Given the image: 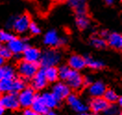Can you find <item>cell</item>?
Listing matches in <instances>:
<instances>
[{"label": "cell", "instance_id": "obj_1", "mask_svg": "<svg viewBox=\"0 0 122 115\" xmlns=\"http://www.w3.org/2000/svg\"><path fill=\"white\" fill-rule=\"evenodd\" d=\"M61 59H62V55L58 50L55 48H48L43 53H41L39 61L41 62V65L45 69L57 65L60 62Z\"/></svg>", "mask_w": 122, "mask_h": 115}, {"label": "cell", "instance_id": "obj_2", "mask_svg": "<svg viewBox=\"0 0 122 115\" xmlns=\"http://www.w3.org/2000/svg\"><path fill=\"white\" fill-rule=\"evenodd\" d=\"M39 70L38 63H32L22 60L18 66V71L20 75L24 79H32Z\"/></svg>", "mask_w": 122, "mask_h": 115}, {"label": "cell", "instance_id": "obj_3", "mask_svg": "<svg viewBox=\"0 0 122 115\" xmlns=\"http://www.w3.org/2000/svg\"><path fill=\"white\" fill-rule=\"evenodd\" d=\"M35 92L34 89L31 87H25L22 91L19 93L18 99L20 103V107L24 109H29L31 106V103L35 98Z\"/></svg>", "mask_w": 122, "mask_h": 115}, {"label": "cell", "instance_id": "obj_4", "mask_svg": "<svg viewBox=\"0 0 122 115\" xmlns=\"http://www.w3.org/2000/svg\"><path fill=\"white\" fill-rule=\"evenodd\" d=\"M44 43L46 46L56 47V46H63L67 43V39L64 37H59L58 33L55 30H50L46 33L44 37Z\"/></svg>", "mask_w": 122, "mask_h": 115}, {"label": "cell", "instance_id": "obj_5", "mask_svg": "<svg viewBox=\"0 0 122 115\" xmlns=\"http://www.w3.org/2000/svg\"><path fill=\"white\" fill-rule=\"evenodd\" d=\"M0 103L3 109H7L10 110H14L20 108L18 96L17 94H14V93L4 94L0 99Z\"/></svg>", "mask_w": 122, "mask_h": 115}, {"label": "cell", "instance_id": "obj_6", "mask_svg": "<svg viewBox=\"0 0 122 115\" xmlns=\"http://www.w3.org/2000/svg\"><path fill=\"white\" fill-rule=\"evenodd\" d=\"M51 93L58 101H61L63 99H66L69 96L70 88L67 84H65L63 82H58L56 84H54Z\"/></svg>", "mask_w": 122, "mask_h": 115}, {"label": "cell", "instance_id": "obj_7", "mask_svg": "<svg viewBox=\"0 0 122 115\" xmlns=\"http://www.w3.org/2000/svg\"><path fill=\"white\" fill-rule=\"evenodd\" d=\"M28 46L27 45V40L23 38H18V37H13L8 43V47L11 51L12 54L15 55H20L23 53L25 48Z\"/></svg>", "mask_w": 122, "mask_h": 115}, {"label": "cell", "instance_id": "obj_8", "mask_svg": "<svg viewBox=\"0 0 122 115\" xmlns=\"http://www.w3.org/2000/svg\"><path fill=\"white\" fill-rule=\"evenodd\" d=\"M30 23V17L28 15H21L19 16L14 19V22L12 25V28L16 31V33H23L28 31L29 25Z\"/></svg>", "mask_w": 122, "mask_h": 115}, {"label": "cell", "instance_id": "obj_9", "mask_svg": "<svg viewBox=\"0 0 122 115\" xmlns=\"http://www.w3.org/2000/svg\"><path fill=\"white\" fill-rule=\"evenodd\" d=\"M68 82V85L69 86L70 89L74 90H80L83 86V77L81 75V73L77 71L71 70L70 74L66 80Z\"/></svg>", "mask_w": 122, "mask_h": 115}, {"label": "cell", "instance_id": "obj_10", "mask_svg": "<svg viewBox=\"0 0 122 115\" xmlns=\"http://www.w3.org/2000/svg\"><path fill=\"white\" fill-rule=\"evenodd\" d=\"M67 100H68V104L71 107V109L78 113L86 112V110H88L87 105L83 101L80 99V98L75 94H69V96L67 98Z\"/></svg>", "mask_w": 122, "mask_h": 115}, {"label": "cell", "instance_id": "obj_11", "mask_svg": "<svg viewBox=\"0 0 122 115\" xmlns=\"http://www.w3.org/2000/svg\"><path fill=\"white\" fill-rule=\"evenodd\" d=\"M47 79L46 77L45 69H39L35 75L32 77L31 85L32 88L35 90H42L47 85Z\"/></svg>", "mask_w": 122, "mask_h": 115}, {"label": "cell", "instance_id": "obj_12", "mask_svg": "<svg viewBox=\"0 0 122 115\" xmlns=\"http://www.w3.org/2000/svg\"><path fill=\"white\" fill-rule=\"evenodd\" d=\"M107 90L106 84L102 81H95L92 82L88 88V93L92 98H101L104 96V94Z\"/></svg>", "mask_w": 122, "mask_h": 115}, {"label": "cell", "instance_id": "obj_13", "mask_svg": "<svg viewBox=\"0 0 122 115\" xmlns=\"http://www.w3.org/2000/svg\"><path fill=\"white\" fill-rule=\"evenodd\" d=\"M23 60L32 63H37L41 57V52L38 48L32 47V46H27L25 50L23 51Z\"/></svg>", "mask_w": 122, "mask_h": 115}, {"label": "cell", "instance_id": "obj_14", "mask_svg": "<svg viewBox=\"0 0 122 115\" xmlns=\"http://www.w3.org/2000/svg\"><path fill=\"white\" fill-rule=\"evenodd\" d=\"M68 66L73 71H81L86 66L85 59L80 55H72L70 56L68 61Z\"/></svg>", "mask_w": 122, "mask_h": 115}, {"label": "cell", "instance_id": "obj_15", "mask_svg": "<svg viewBox=\"0 0 122 115\" xmlns=\"http://www.w3.org/2000/svg\"><path fill=\"white\" fill-rule=\"evenodd\" d=\"M109 105L103 97L101 98H93L90 102V109L92 112L99 113L102 111H105Z\"/></svg>", "mask_w": 122, "mask_h": 115}, {"label": "cell", "instance_id": "obj_16", "mask_svg": "<svg viewBox=\"0 0 122 115\" xmlns=\"http://www.w3.org/2000/svg\"><path fill=\"white\" fill-rule=\"evenodd\" d=\"M30 109L39 115H46V113L49 111V109L46 106L41 96H37V95H35V98L31 103Z\"/></svg>", "mask_w": 122, "mask_h": 115}, {"label": "cell", "instance_id": "obj_17", "mask_svg": "<svg viewBox=\"0 0 122 115\" xmlns=\"http://www.w3.org/2000/svg\"><path fill=\"white\" fill-rule=\"evenodd\" d=\"M107 44L115 49L122 48V35L118 33H111L107 36Z\"/></svg>", "mask_w": 122, "mask_h": 115}, {"label": "cell", "instance_id": "obj_18", "mask_svg": "<svg viewBox=\"0 0 122 115\" xmlns=\"http://www.w3.org/2000/svg\"><path fill=\"white\" fill-rule=\"evenodd\" d=\"M70 7L75 10L78 15H86V0H69Z\"/></svg>", "mask_w": 122, "mask_h": 115}, {"label": "cell", "instance_id": "obj_19", "mask_svg": "<svg viewBox=\"0 0 122 115\" xmlns=\"http://www.w3.org/2000/svg\"><path fill=\"white\" fill-rule=\"evenodd\" d=\"M41 98L43 101L45 102L46 106L48 109H55L58 105V100L55 98L53 94L51 92H45L43 95H41Z\"/></svg>", "mask_w": 122, "mask_h": 115}, {"label": "cell", "instance_id": "obj_20", "mask_svg": "<svg viewBox=\"0 0 122 115\" xmlns=\"http://www.w3.org/2000/svg\"><path fill=\"white\" fill-rule=\"evenodd\" d=\"M45 72H46L47 82L56 83L58 80V71H57V68H56V66L45 68Z\"/></svg>", "mask_w": 122, "mask_h": 115}, {"label": "cell", "instance_id": "obj_21", "mask_svg": "<svg viewBox=\"0 0 122 115\" xmlns=\"http://www.w3.org/2000/svg\"><path fill=\"white\" fill-rule=\"evenodd\" d=\"M85 63H86V66H88L89 68L93 70H100L105 66V63L102 60L92 59V58H86L85 59Z\"/></svg>", "mask_w": 122, "mask_h": 115}, {"label": "cell", "instance_id": "obj_22", "mask_svg": "<svg viewBox=\"0 0 122 115\" xmlns=\"http://www.w3.org/2000/svg\"><path fill=\"white\" fill-rule=\"evenodd\" d=\"M26 87L25 81L21 78H14L12 82V93L18 94Z\"/></svg>", "mask_w": 122, "mask_h": 115}, {"label": "cell", "instance_id": "obj_23", "mask_svg": "<svg viewBox=\"0 0 122 115\" xmlns=\"http://www.w3.org/2000/svg\"><path fill=\"white\" fill-rule=\"evenodd\" d=\"M12 82L13 79H3L0 81V93L8 94L12 93Z\"/></svg>", "mask_w": 122, "mask_h": 115}, {"label": "cell", "instance_id": "obj_24", "mask_svg": "<svg viewBox=\"0 0 122 115\" xmlns=\"http://www.w3.org/2000/svg\"><path fill=\"white\" fill-rule=\"evenodd\" d=\"M103 97H104V99L106 100L108 104L109 103H115L118 99L117 94L115 92V90H113V89H107Z\"/></svg>", "mask_w": 122, "mask_h": 115}, {"label": "cell", "instance_id": "obj_25", "mask_svg": "<svg viewBox=\"0 0 122 115\" xmlns=\"http://www.w3.org/2000/svg\"><path fill=\"white\" fill-rule=\"evenodd\" d=\"M76 23H77V26L80 29L84 30V29H86V28L89 27L90 21H89V19L87 18L86 15H78L76 20Z\"/></svg>", "mask_w": 122, "mask_h": 115}, {"label": "cell", "instance_id": "obj_26", "mask_svg": "<svg viewBox=\"0 0 122 115\" xmlns=\"http://www.w3.org/2000/svg\"><path fill=\"white\" fill-rule=\"evenodd\" d=\"M57 71H58V78L66 81L70 74L71 69L68 65H61L59 68H57Z\"/></svg>", "mask_w": 122, "mask_h": 115}, {"label": "cell", "instance_id": "obj_27", "mask_svg": "<svg viewBox=\"0 0 122 115\" xmlns=\"http://www.w3.org/2000/svg\"><path fill=\"white\" fill-rule=\"evenodd\" d=\"M91 44L97 49H103L107 46V41L102 37L93 36L91 40Z\"/></svg>", "mask_w": 122, "mask_h": 115}, {"label": "cell", "instance_id": "obj_28", "mask_svg": "<svg viewBox=\"0 0 122 115\" xmlns=\"http://www.w3.org/2000/svg\"><path fill=\"white\" fill-rule=\"evenodd\" d=\"M14 36L7 31H0V43H8Z\"/></svg>", "mask_w": 122, "mask_h": 115}, {"label": "cell", "instance_id": "obj_29", "mask_svg": "<svg viewBox=\"0 0 122 115\" xmlns=\"http://www.w3.org/2000/svg\"><path fill=\"white\" fill-rule=\"evenodd\" d=\"M12 55H13V54L11 53V51L9 50V48H8V46H1V47H0V56H1L4 60H6V59H10V58L12 57Z\"/></svg>", "mask_w": 122, "mask_h": 115}, {"label": "cell", "instance_id": "obj_30", "mask_svg": "<svg viewBox=\"0 0 122 115\" xmlns=\"http://www.w3.org/2000/svg\"><path fill=\"white\" fill-rule=\"evenodd\" d=\"M30 33L31 34H39L40 33H41V29H40V27H39L38 25L36 24L35 22H30V25H29V29H28Z\"/></svg>", "mask_w": 122, "mask_h": 115}, {"label": "cell", "instance_id": "obj_31", "mask_svg": "<svg viewBox=\"0 0 122 115\" xmlns=\"http://www.w3.org/2000/svg\"><path fill=\"white\" fill-rule=\"evenodd\" d=\"M105 111H106V113L107 115H115L117 113L118 110H117V108L116 107L115 105H112V106H108Z\"/></svg>", "mask_w": 122, "mask_h": 115}, {"label": "cell", "instance_id": "obj_32", "mask_svg": "<svg viewBox=\"0 0 122 115\" xmlns=\"http://www.w3.org/2000/svg\"><path fill=\"white\" fill-rule=\"evenodd\" d=\"M92 83V79L91 76H86L83 78V85L89 86Z\"/></svg>", "mask_w": 122, "mask_h": 115}, {"label": "cell", "instance_id": "obj_33", "mask_svg": "<svg viewBox=\"0 0 122 115\" xmlns=\"http://www.w3.org/2000/svg\"><path fill=\"white\" fill-rule=\"evenodd\" d=\"M22 115H39V114L36 113L35 111H33L30 108H29V109H25V110L23 111Z\"/></svg>", "mask_w": 122, "mask_h": 115}, {"label": "cell", "instance_id": "obj_34", "mask_svg": "<svg viewBox=\"0 0 122 115\" xmlns=\"http://www.w3.org/2000/svg\"><path fill=\"white\" fill-rule=\"evenodd\" d=\"M5 78V66H1L0 67V81L3 80Z\"/></svg>", "mask_w": 122, "mask_h": 115}, {"label": "cell", "instance_id": "obj_35", "mask_svg": "<svg viewBox=\"0 0 122 115\" xmlns=\"http://www.w3.org/2000/svg\"><path fill=\"white\" fill-rule=\"evenodd\" d=\"M108 34H109V33H108L107 31H102V32H101V36H102V38L105 39V37H107V38Z\"/></svg>", "mask_w": 122, "mask_h": 115}, {"label": "cell", "instance_id": "obj_36", "mask_svg": "<svg viewBox=\"0 0 122 115\" xmlns=\"http://www.w3.org/2000/svg\"><path fill=\"white\" fill-rule=\"evenodd\" d=\"M104 1H105V3L107 4V5H113L116 0H104Z\"/></svg>", "mask_w": 122, "mask_h": 115}, {"label": "cell", "instance_id": "obj_37", "mask_svg": "<svg viewBox=\"0 0 122 115\" xmlns=\"http://www.w3.org/2000/svg\"><path fill=\"white\" fill-rule=\"evenodd\" d=\"M46 115H58V114H57L56 112H55V111L52 110V111H48V112L46 113Z\"/></svg>", "mask_w": 122, "mask_h": 115}, {"label": "cell", "instance_id": "obj_38", "mask_svg": "<svg viewBox=\"0 0 122 115\" xmlns=\"http://www.w3.org/2000/svg\"><path fill=\"white\" fill-rule=\"evenodd\" d=\"M4 60H5L0 56V67H1V66H3V64H4Z\"/></svg>", "mask_w": 122, "mask_h": 115}, {"label": "cell", "instance_id": "obj_39", "mask_svg": "<svg viewBox=\"0 0 122 115\" xmlns=\"http://www.w3.org/2000/svg\"><path fill=\"white\" fill-rule=\"evenodd\" d=\"M54 2H56V3H62V2H65L67 0H53Z\"/></svg>", "mask_w": 122, "mask_h": 115}, {"label": "cell", "instance_id": "obj_40", "mask_svg": "<svg viewBox=\"0 0 122 115\" xmlns=\"http://www.w3.org/2000/svg\"><path fill=\"white\" fill-rule=\"evenodd\" d=\"M117 101H118V103H119V105L121 106V105H122V99H121V98H118V99H117Z\"/></svg>", "mask_w": 122, "mask_h": 115}, {"label": "cell", "instance_id": "obj_41", "mask_svg": "<svg viewBox=\"0 0 122 115\" xmlns=\"http://www.w3.org/2000/svg\"><path fill=\"white\" fill-rule=\"evenodd\" d=\"M77 115H90V114H88L87 112H81V113H79V114Z\"/></svg>", "mask_w": 122, "mask_h": 115}, {"label": "cell", "instance_id": "obj_42", "mask_svg": "<svg viewBox=\"0 0 122 115\" xmlns=\"http://www.w3.org/2000/svg\"><path fill=\"white\" fill-rule=\"evenodd\" d=\"M4 113V109H0V115H3Z\"/></svg>", "mask_w": 122, "mask_h": 115}, {"label": "cell", "instance_id": "obj_43", "mask_svg": "<svg viewBox=\"0 0 122 115\" xmlns=\"http://www.w3.org/2000/svg\"><path fill=\"white\" fill-rule=\"evenodd\" d=\"M0 109H3V107H2V105H1V103H0Z\"/></svg>", "mask_w": 122, "mask_h": 115}, {"label": "cell", "instance_id": "obj_44", "mask_svg": "<svg viewBox=\"0 0 122 115\" xmlns=\"http://www.w3.org/2000/svg\"><path fill=\"white\" fill-rule=\"evenodd\" d=\"M119 115H122V114H121V113H119Z\"/></svg>", "mask_w": 122, "mask_h": 115}, {"label": "cell", "instance_id": "obj_45", "mask_svg": "<svg viewBox=\"0 0 122 115\" xmlns=\"http://www.w3.org/2000/svg\"><path fill=\"white\" fill-rule=\"evenodd\" d=\"M0 47H1V44H0Z\"/></svg>", "mask_w": 122, "mask_h": 115}]
</instances>
